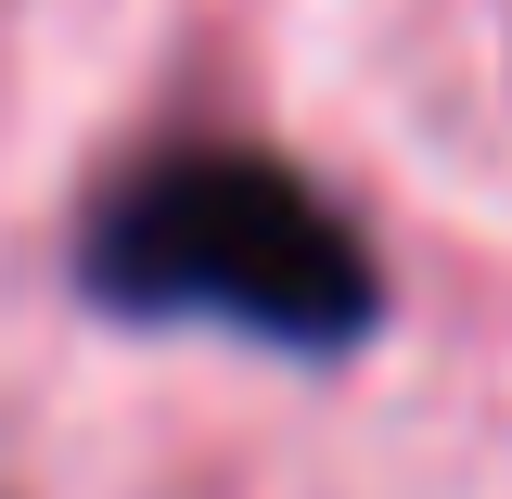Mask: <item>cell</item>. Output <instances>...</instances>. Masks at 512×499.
<instances>
[{
    "label": "cell",
    "instance_id": "cell-1",
    "mask_svg": "<svg viewBox=\"0 0 512 499\" xmlns=\"http://www.w3.org/2000/svg\"><path fill=\"white\" fill-rule=\"evenodd\" d=\"M90 282L128 320H231L269 346H359L372 333V256L269 154L141 167L90 231Z\"/></svg>",
    "mask_w": 512,
    "mask_h": 499
}]
</instances>
